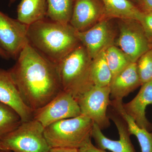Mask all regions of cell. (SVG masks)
<instances>
[{
    "mask_svg": "<svg viewBox=\"0 0 152 152\" xmlns=\"http://www.w3.org/2000/svg\"><path fill=\"white\" fill-rule=\"evenodd\" d=\"M29 44L49 61L57 64L80 44L77 31L46 18L28 26Z\"/></svg>",
    "mask_w": 152,
    "mask_h": 152,
    "instance_id": "2",
    "label": "cell"
},
{
    "mask_svg": "<svg viewBox=\"0 0 152 152\" xmlns=\"http://www.w3.org/2000/svg\"><path fill=\"white\" fill-rule=\"evenodd\" d=\"M48 18L61 23H69L75 0H47Z\"/></svg>",
    "mask_w": 152,
    "mask_h": 152,
    "instance_id": "20",
    "label": "cell"
},
{
    "mask_svg": "<svg viewBox=\"0 0 152 152\" xmlns=\"http://www.w3.org/2000/svg\"><path fill=\"white\" fill-rule=\"evenodd\" d=\"M142 85L136 62L131 63L112 79L110 86V96L113 100L122 101Z\"/></svg>",
    "mask_w": 152,
    "mask_h": 152,
    "instance_id": "15",
    "label": "cell"
},
{
    "mask_svg": "<svg viewBox=\"0 0 152 152\" xmlns=\"http://www.w3.org/2000/svg\"><path fill=\"white\" fill-rule=\"evenodd\" d=\"M110 87L92 86L76 99L82 115L90 118L101 129L110 124L107 115L111 103Z\"/></svg>",
    "mask_w": 152,
    "mask_h": 152,
    "instance_id": "7",
    "label": "cell"
},
{
    "mask_svg": "<svg viewBox=\"0 0 152 152\" xmlns=\"http://www.w3.org/2000/svg\"><path fill=\"white\" fill-rule=\"evenodd\" d=\"M90 73L93 85L110 87L113 75L106 61L104 51L93 59Z\"/></svg>",
    "mask_w": 152,
    "mask_h": 152,
    "instance_id": "19",
    "label": "cell"
},
{
    "mask_svg": "<svg viewBox=\"0 0 152 152\" xmlns=\"http://www.w3.org/2000/svg\"><path fill=\"white\" fill-rule=\"evenodd\" d=\"M129 1H130L133 4L137 6L140 9L142 5V0H129Z\"/></svg>",
    "mask_w": 152,
    "mask_h": 152,
    "instance_id": "29",
    "label": "cell"
},
{
    "mask_svg": "<svg viewBox=\"0 0 152 152\" xmlns=\"http://www.w3.org/2000/svg\"><path fill=\"white\" fill-rule=\"evenodd\" d=\"M140 10L142 12H152V0H142Z\"/></svg>",
    "mask_w": 152,
    "mask_h": 152,
    "instance_id": "26",
    "label": "cell"
},
{
    "mask_svg": "<svg viewBox=\"0 0 152 152\" xmlns=\"http://www.w3.org/2000/svg\"><path fill=\"white\" fill-rule=\"evenodd\" d=\"M47 11V0H21L17 9V20L29 26L45 19Z\"/></svg>",
    "mask_w": 152,
    "mask_h": 152,
    "instance_id": "17",
    "label": "cell"
},
{
    "mask_svg": "<svg viewBox=\"0 0 152 152\" xmlns=\"http://www.w3.org/2000/svg\"><path fill=\"white\" fill-rule=\"evenodd\" d=\"M80 115V107L75 98L61 91L45 105L34 111L33 119L45 128L61 120Z\"/></svg>",
    "mask_w": 152,
    "mask_h": 152,
    "instance_id": "8",
    "label": "cell"
},
{
    "mask_svg": "<svg viewBox=\"0 0 152 152\" xmlns=\"http://www.w3.org/2000/svg\"><path fill=\"white\" fill-rule=\"evenodd\" d=\"M79 152H107L104 150L101 149L98 147L95 146L90 140L83 146L79 149Z\"/></svg>",
    "mask_w": 152,
    "mask_h": 152,
    "instance_id": "25",
    "label": "cell"
},
{
    "mask_svg": "<svg viewBox=\"0 0 152 152\" xmlns=\"http://www.w3.org/2000/svg\"><path fill=\"white\" fill-rule=\"evenodd\" d=\"M0 102L13 109L22 122L33 119L34 111L22 99L9 70L0 69Z\"/></svg>",
    "mask_w": 152,
    "mask_h": 152,
    "instance_id": "12",
    "label": "cell"
},
{
    "mask_svg": "<svg viewBox=\"0 0 152 152\" xmlns=\"http://www.w3.org/2000/svg\"><path fill=\"white\" fill-rule=\"evenodd\" d=\"M118 34L115 45L136 63L151 49V43L140 22L134 19H117Z\"/></svg>",
    "mask_w": 152,
    "mask_h": 152,
    "instance_id": "6",
    "label": "cell"
},
{
    "mask_svg": "<svg viewBox=\"0 0 152 152\" xmlns=\"http://www.w3.org/2000/svg\"><path fill=\"white\" fill-rule=\"evenodd\" d=\"M150 43H151V48H152V38L150 39Z\"/></svg>",
    "mask_w": 152,
    "mask_h": 152,
    "instance_id": "33",
    "label": "cell"
},
{
    "mask_svg": "<svg viewBox=\"0 0 152 152\" xmlns=\"http://www.w3.org/2000/svg\"><path fill=\"white\" fill-rule=\"evenodd\" d=\"M113 20L104 19L86 31H77L80 44L86 50L92 59L108 47L115 45L118 29Z\"/></svg>",
    "mask_w": 152,
    "mask_h": 152,
    "instance_id": "9",
    "label": "cell"
},
{
    "mask_svg": "<svg viewBox=\"0 0 152 152\" xmlns=\"http://www.w3.org/2000/svg\"><path fill=\"white\" fill-rule=\"evenodd\" d=\"M48 152H79L78 149L66 148H51Z\"/></svg>",
    "mask_w": 152,
    "mask_h": 152,
    "instance_id": "27",
    "label": "cell"
},
{
    "mask_svg": "<svg viewBox=\"0 0 152 152\" xmlns=\"http://www.w3.org/2000/svg\"><path fill=\"white\" fill-rule=\"evenodd\" d=\"M111 104L122 118L130 134L135 136L137 139L141 152H152V132L137 125L132 118L125 112L122 101L113 100Z\"/></svg>",
    "mask_w": 152,
    "mask_h": 152,
    "instance_id": "18",
    "label": "cell"
},
{
    "mask_svg": "<svg viewBox=\"0 0 152 152\" xmlns=\"http://www.w3.org/2000/svg\"><path fill=\"white\" fill-rule=\"evenodd\" d=\"M28 26L12 18L0 10V47L10 58L17 60L29 44Z\"/></svg>",
    "mask_w": 152,
    "mask_h": 152,
    "instance_id": "10",
    "label": "cell"
},
{
    "mask_svg": "<svg viewBox=\"0 0 152 152\" xmlns=\"http://www.w3.org/2000/svg\"><path fill=\"white\" fill-rule=\"evenodd\" d=\"M105 10V19H134L140 21L143 12L129 0H102Z\"/></svg>",
    "mask_w": 152,
    "mask_h": 152,
    "instance_id": "16",
    "label": "cell"
},
{
    "mask_svg": "<svg viewBox=\"0 0 152 152\" xmlns=\"http://www.w3.org/2000/svg\"><path fill=\"white\" fill-rule=\"evenodd\" d=\"M0 152H13L11 151H7V150H0Z\"/></svg>",
    "mask_w": 152,
    "mask_h": 152,
    "instance_id": "31",
    "label": "cell"
},
{
    "mask_svg": "<svg viewBox=\"0 0 152 152\" xmlns=\"http://www.w3.org/2000/svg\"><path fill=\"white\" fill-rule=\"evenodd\" d=\"M94 123L88 117L78 116L61 120L44 129V135L51 148L79 149L91 140Z\"/></svg>",
    "mask_w": 152,
    "mask_h": 152,
    "instance_id": "4",
    "label": "cell"
},
{
    "mask_svg": "<svg viewBox=\"0 0 152 152\" xmlns=\"http://www.w3.org/2000/svg\"><path fill=\"white\" fill-rule=\"evenodd\" d=\"M137 96L130 102L123 104L125 112L140 127L149 131L152 125L147 119L146 110L152 105V80L143 84Z\"/></svg>",
    "mask_w": 152,
    "mask_h": 152,
    "instance_id": "14",
    "label": "cell"
},
{
    "mask_svg": "<svg viewBox=\"0 0 152 152\" xmlns=\"http://www.w3.org/2000/svg\"><path fill=\"white\" fill-rule=\"evenodd\" d=\"M142 12V15L140 22L147 37L150 40L152 38V12Z\"/></svg>",
    "mask_w": 152,
    "mask_h": 152,
    "instance_id": "24",
    "label": "cell"
},
{
    "mask_svg": "<svg viewBox=\"0 0 152 152\" xmlns=\"http://www.w3.org/2000/svg\"><path fill=\"white\" fill-rule=\"evenodd\" d=\"M9 71L23 100L34 111L45 105L62 91L57 65L29 44Z\"/></svg>",
    "mask_w": 152,
    "mask_h": 152,
    "instance_id": "1",
    "label": "cell"
},
{
    "mask_svg": "<svg viewBox=\"0 0 152 152\" xmlns=\"http://www.w3.org/2000/svg\"><path fill=\"white\" fill-rule=\"evenodd\" d=\"M92 61L80 44L57 64L62 90L76 100L94 86L90 73Z\"/></svg>",
    "mask_w": 152,
    "mask_h": 152,
    "instance_id": "3",
    "label": "cell"
},
{
    "mask_svg": "<svg viewBox=\"0 0 152 152\" xmlns=\"http://www.w3.org/2000/svg\"><path fill=\"white\" fill-rule=\"evenodd\" d=\"M22 122L13 109L0 102V140L15 129Z\"/></svg>",
    "mask_w": 152,
    "mask_h": 152,
    "instance_id": "22",
    "label": "cell"
},
{
    "mask_svg": "<svg viewBox=\"0 0 152 152\" xmlns=\"http://www.w3.org/2000/svg\"><path fill=\"white\" fill-rule=\"evenodd\" d=\"M3 150L2 145L1 143V141H0V150Z\"/></svg>",
    "mask_w": 152,
    "mask_h": 152,
    "instance_id": "32",
    "label": "cell"
},
{
    "mask_svg": "<svg viewBox=\"0 0 152 152\" xmlns=\"http://www.w3.org/2000/svg\"><path fill=\"white\" fill-rule=\"evenodd\" d=\"M112 119L116 126L119 139L114 140L108 138L104 134L99 127L94 124L91 138L94 140L98 148L112 152H135L131 142V134L124 120L115 116Z\"/></svg>",
    "mask_w": 152,
    "mask_h": 152,
    "instance_id": "13",
    "label": "cell"
},
{
    "mask_svg": "<svg viewBox=\"0 0 152 152\" xmlns=\"http://www.w3.org/2000/svg\"><path fill=\"white\" fill-rule=\"evenodd\" d=\"M136 64L142 84L152 80V48L141 56Z\"/></svg>",
    "mask_w": 152,
    "mask_h": 152,
    "instance_id": "23",
    "label": "cell"
},
{
    "mask_svg": "<svg viewBox=\"0 0 152 152\" xmlns=\"http://www.w3.org/2000/svg\"><path fill=\"white\" fill-rule=\"evenodd\" d=\"M0 57L5 59L8 60L10 58L8 55L0 47Z\"/></svg>",
    "mask_w": 152,
    "mask_h": 152,
    "instance_id": "28",
    "label": "cell"
},
{
    "mask_svg": "<svg viewBox=\"0 0 152 152\" xmlns=\"http://www.w3.org/2000/svg\"><path fill=\"white\" fill-rule=\"evenodd\" d=\"M17 0H9V5H11L12 4H14Z\"/></svg>",
    "mask_w": 152,
    "mask_h": 152,
    "instance_id": "30",
    "label": "cell"
},
{
    "mask_svg": "<svg viewBox=\"0 0 152 152\" xmlns=\"http://www.w3.org/2000/svg\"><path fill=\"white\" fill-rule=\"evenodd\" d=\"M105 19L102 0H75L69 24L77 32L88 29Z\"/></svg>",
    "mask_w": 152,
    "mask_h": 152,
    "instance_id": "11",
    "label": "cell"
},
{
    "mask_svg": "<svg viewBox=\"0 0 152 152\" xmlns=\"http://www.w3.org/2000/svg\"><path fill=\"white\" fill-rule=\"evenodd\" d=\"M44 129L34 119L22 122L0 140L3 150L13 152H48L51 148L45 137Z\"/></svg>",
    "mask_w": 152,
    "mask_h": 152,
    "instance_id": "5",
    "label": "cell"
},
{
    "mask_svg": "<svg viewBox=\"0 0 152 152\" xmlns=\"http://www.w3.org/2000/svg\"><path fill=\"white\" fill-rule=\"evenodd\" d=\"M104 52L106 61L113 78L132 63L127 55L115 45L108 47Z\"/></svg>",
    "mask_w": 152,
    "mask_h": 152,
    "instance_id": "21",
    "label": "cell"
}]
</instances>
